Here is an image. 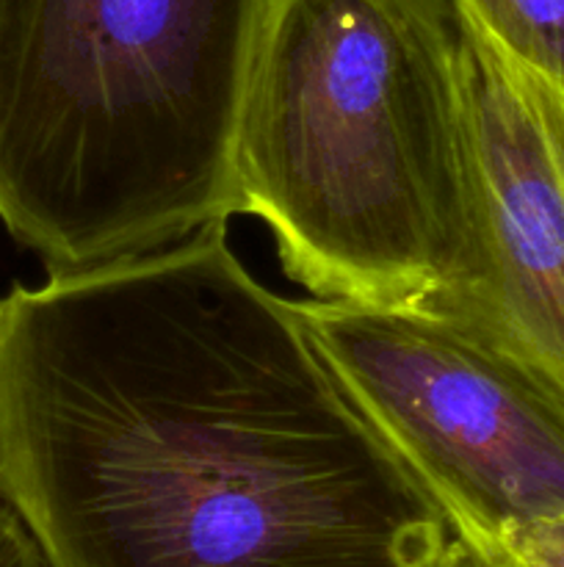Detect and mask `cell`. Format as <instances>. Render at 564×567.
<instances>
[{
  "label": "cell",
  "instance_id": "4",
  "mask_svg": "<svg viewBox=\"0 0 564 567\" xmlns=\"http://www.w3.org/2000/svg\"><path fill=\"white\" fill-rule=\"evenodd\" d=\"M296 310L453 540L564 518V408L462 308L313 297Z\"/></svg>",
  "mask_w": 564,
  "mask_h": 567
},
{
  "label": "cell",
  "instance_id": "3",
  "mask_svg": "<svg viewBox=\"0 0 564 567\" xmlns=\"http://www.w3.org/2000/svg\"><path fill=\"white\" fill-rule=\"evenodd\" d=\"M265 0H0V221L48 275L241 214Z\"/></svg>",
  "mask_w": 564,
  "mask_h": 567
},
{
  "label": "cell",
  "instance_id": "8",
  "mask_svg": "<svg viewBox=\"0 0 564 567\" xmlns=\"http://www.w3.org/2000/svg\"><path fill=\"white\" fill-rule=\"evenodd\" d=\"M0 567H48L14 513L0 504Z\"/></svg>",
  "mask_w": 564,
  "mask_h": 567
},
{
  "label": "cell",
  "instance_id": "1",
  "mask_svg": "<svg viewBox=\"0 0 564 567\" xmlns=\"http://www.w3.org/2000/svg\"><path fill=\"white\" fill-rule=\"evenodd\" d=\"M0 504L48 567H451L435 498L227 225L0 297Z\"/></svg>",
  "mask_w": 564,
  "mask_h": 567
},
{
  "label": "cell",
  "instance_id": "7",
  "mask_svg": "<svg viewBox=\"0 0 564 567\" xmlns=\"http://www.w3.org/2000/svg\"><path fill=\"white\" fill-rule=\"evenodd\" d=\"M451 548L464 567H564V518L512 526L492 543L451 537Z\"/></svg>",
  "mask_w": 564,
  "mask_h": 567
},
{
  "label": "cell",
  "instance_id": "5",
  "mask_svg": "<svg viewBox=\"0 0 564 567\" xmlns=\"http://www.w3.org/2000/svg\"><path fill=\"white\" fill-rule=\"evenodd\" d=\"M453 64L481 275L464 297H437L479 321L564 408V97L498 53L459 6Z\"/></svg>",
  "mask_w": 564,
  "mask_h": 567
},
{
  "label": "cell",
  "instance_id": "2",
  "mask_svg": "<svg viewBox=\"0 0 564 567\" xmlns=\"http://www.w3.org/2000/svg\"><path fill=\"white\" fill-rule=\"evenodd\" d=\"M453 25V0H265L238 208L315 299L415 302L479 282Z\"/></svg>",
  "mask_w": 564,
  "mask_h": 567
},
{
  "label": "cell",
  "instance_id": "6",
  "mask_svg": "<svg viewBox=\"0 0 564 567\" xmlns=\"http://www.w3.org/2000/svg\"><path fill=\"white\" fill-rule=\"evenodd\" d=\"M518 70L564 97V0H457Z\"/></svg>",
  "mask_w": 564,
  "mask_h": 567
}]
</instances>
